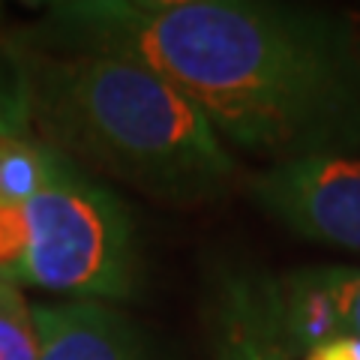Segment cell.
I'll use <instances>...</instances> for the list:
<instances>
[{
  "label": "cell",
  "instance_id": "8",
  "mask_svg": "<svg viewBox=\"0 0 360 360\" xmlns=\"http://www.w3.org/2000/svg\"><path fill=\"white\" fill-rule=\"evenodd\" d=\"M58 156L33 139H0V207L27 205L51 180Z\"/></svg>",
  "mask_w": 360,
  "mask_h": 360
},
{
  "label": "cell",
  "instance_id": "7",
  "mask_svg": "<svg viewBox=\"0 0 360 360\" xmlns=\"http://www.w3.org/2000/svg\"><path fill=\"white\" fill-rule=\"evenodd\" d=\"M213 360H295L270 319L262 276L222 274L210 297Z\"/></svg>",
  "mask_w": 360,
  "mask_h": 360
},
{
  "label": "cell",
  "instance_id": "6",
  "mask_svg": "<svg viewBox=\"0 0 360 360\" xmlns=\"http://www.w3.org/2000/svg\"><path fill=\"white\" fill-rule=\"evenodd\" d=\"M39 360H144L135 330L96 300L33 307Z\"/></svg>",
  "mask_w": 360,
  "mask_h": 360
},
{
  "label": "cell",
  "instance_id": "1",
  "mask_svg": "<svg viewBox=\"0 0 360 360\" xmlns=\"http://www.w3.org/2000/svg\"><path fill=\"white\" fill-rule=\"evenodd\" d=\"M39 39L148 66L222 141L274 162L360 132V58L342 21L246 0H60Z\"/></svg>",
  "mask_w": 360,
  "mask_h": 360
},
{
  "label": "cell",
  "instance_id": "5",
  "mask_svg": "<svg viewBox=\"0 0 360 360\" xmlns=\"http://www.w3.org/2000/svg\"><path fill=\"white\" fill-rule=\"evenodd\" d=\"M279 340L295 360L336 336H360V267L315 264L262 276Z\"/></svg>",
  "mask_w": 360,
  "mask_h": 360
},
{
  "label": "cell",
  "instance_id": "3",
  "mask_svg": "<svg viewBox=\"0 0 360 360\" xmlns=\"http://www.w3.org/2000/svg\"><path fill=\"white\" fill-rule=\"evenodd\" d=\"M139 255L127 207L58 156L51 180L21 205L15 283L84 300H123L135 291Z\"/></svg>",
  "mask_w": 360,
  "mask_h": 360
},
{
  "label": "cell",
  "instance_id": "10",
  "mask_svg": "<svg viewBox=\"0 0 360 360\" xmlns=\"http://www.w3.org/2000/svg\"><path fill=\"white\" fill-rule=\"evenodd\" d=\"M0 139H30L21 87L13 63H9L4 37H0Z\"/></svg>",
  "mask_w": 360,
  "mask_h": 360
},
{
  "label": "cell",
  "instance_id": "11",
  "mask_svg": "<svg viewBox=\"0 0 360 360\" xmlns=\"http://www.w3.org/2000/svg\"><path fill=\"white\" fill-rule=\"evenodd\" d=\"M297 360H360V336H336L307 348Z\"/></svg>",
  "mask_w": 360,
  "mask_h": 360
},
{
  "label": "cell",
  "instance_id": "9",
  "mask_svg": "<svg viewBox=\"0 0 360 360\" xmlns=\"http://www.w3.org/2000/svg\"><path fill=\"white\" fill-rule=\"evenodd\" d=\"M0 360H39V333L25 295L0 279Z\"/></svg>",
  "mask_w": 360,
  "mask_h": 360
},
{
  "label": "cell",
  "instance_id": "4",
  "mask_svg": "<svg viewBox=\"0 0 360 360\" xmlns=\"http://www.w3.org/2000/svg\"><path fill=\"white\" fill-rule=\"evenodd\" d=\"M252 195L276 222L307 240L360 252V160L307 153L252 177Z\"/></svg>",
  "mask_w": 360,
  "mask_h": 360
},
{
  "label": "cell",
  "instance_id": "2",
  "mask_svg": "<svg viewBox=\"0 0 360 360\" xmlns=\"http://www.w3.org/2000/svg\"><path fill=\"white\" fill-rule=\"evenodd\" d=\"M4 45L30 139L70 162L177 205L217 198L238 174L210 120L148 66L30 30Z\"/></svg>",
  "mask_w": 360,
  "mask_h": 360
}]
</instances>
